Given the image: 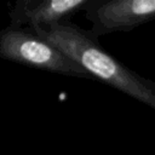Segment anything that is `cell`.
Wrapping results in <instances>:
<instances>
[{"instance_id": "2", "label": "cell", "mask_w": 155, "mask_h": 155, "mask_svg": "<svg viewBox=\"0 0 155 155\" xmlns=\"http://www.w3.org/2000/svg\"><path fill=\"white\" fill-rule=\"evenodd\" d=\"M0 59L67 78L93 80L54 44L27 27L8 24L0 29Z\"/></svg>"}, {"instance_id": "4", "label": "cell", "mask_w": 155, "mask_h": 155, "mask_svg": "<svg viewBox=\"0 0 155 155\" xmlns=\"http://www.w3.org/2000/svg\"><path fill=\"white\" fill-rule=\"evenodd\" d=\"M88 0H16L10 5L11 25L27 28H50L71 21L84 11Z\"/></svg>"}, {"instance_id": "5", "label": "cell", "mask_w": 155, "mask_h": 155, "mask_svg": "<svg viewBox=\"0 0 155 155\" xmlns=\"http://www.w3.org/2000/svg\"><path fill=\"white\" fill-rule=\"evenodd\" d=\"M154 81H155V79H154Z\"/></svg>"}, {"instance_id": "1", "label": "cell", "mask_w": 155, "mask_h": 155, "mask_svg": "<svg viewBox=\"0 0 155 155\" xmlns=\"http://www.w3.org/2000/svg\"><path fill=\"white\" fill-rule=\"evenodd\" d=\"M31 29L54 44L94 81H101L155 110V81L139 75L110 54L99 44V38L88 29L71 21Z\"/></svg>"}, {"instance_id": "3", "label": "cell", "mask_w": 155, "mask_h": 155, "mask_svg": "<svg viewBox=\"0 0 155 155\" xmlns=\"http://www.w3.org/2000/svg\"><path fill=\"white\" fill-rule=\"evenodd\" d=\"M84 12L91 23L88 30L101 38L155 21V0H88Z\"/></svg>"}]
</instances>
